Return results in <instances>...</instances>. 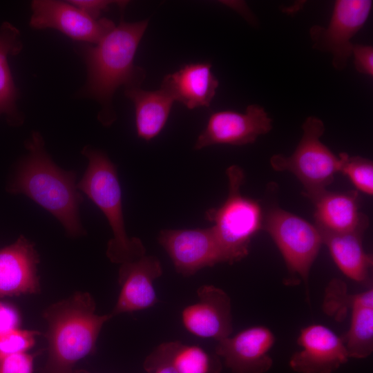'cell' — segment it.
Masks as SVG:
<instances>
[{
    "mask_svg": "<svg viewBox=\"0 0 373 373\" xmlns=\"http://www.w3.org/2000/svg\"><path fill=\"white\" fill-rule=\"evenodd\" d=\"M39 262L34 245L23 236L13 244L0 249V298L38 293Z\"/></svg>",
    "mask_w": 373,
    "mask_h": 373,
    "instance_id": "16",
    "label": "cell"
},
{
    "mask_svg": "<svg viewBox=\"0 0 373 373\" xmlns=\"http://www.w3.org/2000/svg\"><path fill=\"white\" fill-rule=\"evenodd\" d=\"M143 368L147 373H177L169 361L159 356L153 351L144 359Z\"/></svg>",
    "mask_w": 373,
    "mask_h": 373,
    "instance_id": "30",
    "label": "cell"
},
{
    "mask_svg": "<svg viewBox=\"0 0 373 373\" xmlns=\"http://www.w3.org/2000/svg\"><path fill=\"white\" fill-rule=\"evenodd\" d=\"M34 356L27 352L0 357V373H32Z\"/></svg>",
    "mask_w": 373,
    "mask_h": 373,
    "instance_id": "27",
    "label": "cell"
},
{
    "mask_svg": "<svg viewBox=\"0 0 373 373\" xmlns=\"http://www.w3.org/2000/svg\"><path fill=\"white\" fill-rule=\"evenodd\" d=\"M95 307L89 293L76 292L44 311L48 356L41 373H70L79 361L95 352L102 327L113 318L97 314Z\"/></svg>",
    "mask_w": 373,
    "mask_h": 373,
    "instance_id": "2",
    "label": "cell"
},
{
    "mask_svg": "<svg viewBox=\"0 0 373 373\" xmlns=\"http://www.w3.org/2000/svg\"><path fill=\"white\" fill-rule=\"evenodd\" d=\"M372 5V0H336L328 25L310 28L313 48L330 54L334 69L346 68L354 46L352 39L364 26Z\"/></svg>",
    "mask_w": 373,
    "mask_h": 373,
    "instance_id": "8",
    "label": "cell"
},
{
    "mask_svg": "<svg viewBox=\"0 0 373 373\" xmlns=\"http://www.w3.org/2000/svg\"><path fill=\"white\" fill-rule=\"evenodd\" d=\"M303 135L294 153L286 156L275 154L270 158L277 171L294 173L303 185L305 195L310 198L324 190L339 171L340 159L321 140L325 131L323 122L308 117L302 125Z\"/></svg>",
    "mask_w": 373,
    "mask_h": 373,
    "instance_id": "6",
    "label": "cell"
},
{
    "mask_svg": "<svg viewBox=\"0 0 373 373\" xmlns=\"http://www.w3.org/2000/svg\"><path fill=\"white\" fill-rule=\"evenodd\" d=\"M352 55L356 71L361 74L373 76V47L370 45L354 44Z\"/></svg>",
    "mask_w": 373,
    "mask_h": 373,
    "instance_id": "28",
    "label": "cell"
},
{
    "mask_svg": "<svg viewBox=\"0 0 373 373\" xmlns=\"http://www.w3.org/2000/svg\"><path fill=\"white\" fill-rule=\"evenodd\" d=\"M148 20L122 21L94 46H86L83 55L87 68L86 93L108 108L115 90L139 87L145 73L134 64V57Z\"/></svg>",
    "mask_w": 373,
    "mask_h": 373,
    "instance_id": "3",
    "label": "cell"
},
{
    "mask_svg": "<svg viewBox=\"0 0 373 373\" xmlns=\"http://www.w3.org/2000/svg\"><path fill=\"white\" fill-rule=\"evenodd\" d=\"M219 82L209 62L191 63L166 75L161 89L186 108L210 106Z\"/></svg>",
    "mask_w": 373,
    "mask_h": 373,
    "instance_id": "17",
    "label": "cell"
},
{
    "mask_svg": "<svg viewBox=\"0 0 373 373\" xmlns=\"http://www.w3.org/2000/svg\"><path fill=\"white\" fill-rule=\"evenodd\" d=\"M296 342L289 365L297 373H334L350 358L343 338L322 324L302 328Z\"/></svg>",
    "mask_w": 373,
    "mask_h": 373,
    "instance_id": "12",
    "label": "cell"
},
{
    "mask_svg": "<svg viewBox=\"0 0 373 373\" xmlns=\"http://www.w3.org/2000/svg\"><path fill=\"white\" fill-rule=\"evenodd\" d=\"M70 373H89L84 370H75L73 369Z\"/></svg>",
    "mask_w": 373,
    "mask_h": 373,
    "instance_id": "32",
    "label": "cell"
},
{
    "mask_svg": "<svg viewBox=\"0 0 373 373\" xmlns=\"http://www.w3.org/2000/svg\"><path fill=\"white\" fill-rule=\"evenodd\" d=\"M125 95L134 104L137 136L146 141L155 137L165 126L175 101L161 88L150 91L131 87Z\"/></svg>",
    "mask_w": 373,
    "mask_h": 373,
    "instance_id": "20",
    "label": "cell"
},
{
    "mask_svg": "<svg viewBox=\"0 0 373 373\" xmlns=\"http://www.w3.org/2000/svg\"><path fill=\"white\" fill-rule=\"evenodd\" d=\"M157 240L175 271L184 277L193 276L203 268L225 262L211 227L162 229Z\"/></svg>",
    "mask_w": 373,
    "mask_h": 373,
    "instance_id": "9",
    "label": "cell"
},
{
    "mask_svg": "<svg viewBox=\"0 0 373 373\" xmlns=\"http://www.w3.org/2000/svg\"><path fill=\"white\" fill-rule=\"evenodd\" d=\"M153 352L169 361L177 373H222V360L215 352L178 341L160 344Z\"/></svg>",
    "mask_w": 373,
    "mask_h": 373,
    "instance_id": "22",
    "label": "cell"
},
{
    "mask_svg": "<svg viewBox=\"0 0 373 373\" xmlns=\"http://www.w3.org/2000/svg\"><path fill=\"white\" fill-rule=\"evenodd\" d=\"M40 333L33 330L15 329L0 334V357L26 352L35 343Z\"/></svg>",
    "mask_w": 373,
    "mask_h": 373,
    "instance_id": "25",
    "label": "cell"
},
{
    "mask_svg": "<svg viewBox=\"0 0 373 373\" xmlns=\"http://www.w3.org/2000/svg\"><path fill=\"white\" fill-rule=\"evenodd\" d=\"M198 300L184 307L180 314L184 328L201 338L217 342L231 336L233 332L231 302L222 289L203 285L197 289Z\"/></svg>",
    "mask_w": 373,
    "mask_h": 373,
    "instance_id": "14",
    "label": "cell"
},
{
    "mask_svg": "<svg viewBox=\"0 0 373 373\" xmlns=\"http://www.w3.org/2000/svg\"><path fill=\"white\" fill-rule=\"evenodd\" d=\"M89 16L98 19L101 12L115 1L106 0H73L68 1Z\"/></svg>",
    "mask_w": 373,
    "mask_h": 373,
    "instance_id": "31",
    "label": "cell"
},
{
    "mask_svg": "<svg viewBox=\"0 0 373 373\" xmlns=\"http://www.w3.org/2000/svg\"><path fill=\"white\" fill-rule=\"evenodd\" d=\"M275 343L269 328L255 325L218 341L215 353L231 373H266L273 365L269 352Z\"/></svg>",
    "mask_w": 373,
    "mask_h": 373,
    "instance_id": "13",
    "label": "cell"
},
{
    "mask_svg": "<svg viewBox=\"0 0 373 373\" xmlns=\"http://www.w3.org/2000/svg\"><path fill=\"white\" fill-rule=\"evenodd\" d=\"M271 129L272 119L259 104L249 105L244 113L229 110L217 111L210 115L194 149L199 150L215 144H251Z\"/></svg>",
    "mask_w": 373,
    "mask_h": 373,
    "instance_id": "11",
    "label": "cell"
},
{
    "mask_svg": "<svg viewBox=\"0 0 373 373\" xmlns=\"http://www.w3.org/2000/svg\"><path fill=\"white\" fill-rule=\"evenodd\" d=\"M318 230L323 244L327 247L341 272L355 282L370 285L373 258L363 249L362 236L364 231L332 233Z\"/></svg>",
    "mask_w": 373,
    "mask_h": 373,
    "instance_id": "19",
    "label": "cell"
},
{
    "mask_svg": "<svg viewBox=\"0 0 373 373\" xmlns=\"http://www.w3.org/2000/svg\"><path fill=\"white\" fill-rule=\"evenodd\" d=\"M31 8V27L53 28L73 39L92 44H97L115 26L110 19H95L68 1L36 0Z\"/></svg>",
    "mask_w": 373,
    "mask_h": 373,
    "instance_id": "10",
    "label": "cell"
},
{
    "mask_svg": "<svg viewBox=\"0 0 373 373\" xmlns=\"http://www.w3.org/2000/svg\"><path fill=\"white\" fill-rule=\"evenodd\" d=\"M226 173L228 196L220 207L209 209L205 218L213 223L211 228L225 262L233 264L249 254L251 238L262 229L263 216L260 204L240 193L245 180L243 170L234 164Z\"/></svg>",
    "mask_w": 373,
    "mask_h": 373,
    "instance_id": "5",
    "label": "cell"
},
{
    "mask_svg": "<svg viewBox=\"0 0 373 373\" xmlns=\"http://www.w3.org/2000/svg\"><path fill=\"white\" fill-rule=\"evenodd\" d=\"M28 155L9 186L12 193H23L52 214L67 234H85L79 208L83 197L75 184L76 173L58 167L44 149L42 137L34 132L26 142Z\"/></svg>",
    "mask_w": 373,
    "mask_h": 373,
    "instance_id": "1",
    "label": "cell"
},
{
    "mask_svg": "<svg viewBox=\"0 0 373 373\" xmlns=\"http://www.w3.org/2000/svg\"><path fill=\"white\" fill-rule=\"evenodd\" d=\"M19 322L18 311L12 305L0 302V334L17 329Z\"/></svg>",
    "mask_w": 373,
    "mask_h": 373,
    "instance_id": "29",
    "label": "cell"
},
{
    "mask_svg": "<svg viewBox=\"0 0 373 373\" xmlns=\"http://www.w3.org/2000/svg\"><path fill=\"white\" fill-rule=\"evenodd\" d=\"M350 327L343 338L350 358L363 359L373 352V289L353 294Z\"/></svg>",
    "mask_w": 373,
    "mask_h": 373,
    "instance_id": "21",
    "label": "cell"
},
{
    "mask_svg": "<svg viewBox=\"0 0 373 373\" xmlns=\"http://www.w3.org/2000/svg\"><path fill=\"white\" fill-rule=\"evenodd\" d=\"M163 273L160 260L154 256L121 264L118 283L120 291L111 313L114 316L147 309L157 302L154 282Z\"/></svg>",
    "mask_w": 373,
    "mask_h": 373,
    "instance_id": "15",
    "label": "cell"
},
{
    "mask_svg": "<svg viewBox=\"0 0 373 373\" xmlns=\"http://www.w3.org/2000/svg\"><path fill=\"white\" fill-rule=\"evenodd\" d=\"M262 229L275 242L289 274L303 280L307 294L310 269L323 245L318 228L295 214L274 207L263 217Z\"/></svg>",
    "mask_w": 373,
    "mask_h": 373,
    "instance_id": "7",
    "label": "cell"
},
{
    "mask_svg": "<svg viewBox=\"0 0 373 373\" xmlns=\"http://www.w3.org/2000/svg\"><path fill=\"white\" fill-rule=\"evenodd\" d=\"M353 294L347 292L345 284L341 280H332L327 287L324 300L325 313L336 318L345 315L346 309H350Z\"/></svg>",
    "mask_w": 373,
    "mask_h": 373,
    "instance_id": "26",
    "label": "cell"
},
{
    "mask_svg": "<svg viewBox=\"0 0 373 373\" xmlns=\"http://www.w3.org/2000/svg\"><path fill=\"white\" fill-rule=\"evenodd\" d=\"M339 171L347 175L356 188L367 195L373 194V164L367 158L350 156L345 153L338 155Z\"/></svg>",
    "mask_w": 373,
    "mask_h": 373,
    "instance_id": "24",
    "label": "cell"
},
{
    "mask_svg": "<svg viewBox=\"0 0 373 373\" xmlns=\"http://www.w3.org/2000/svg\"><path fill=\"white\" fill-rule=\"evenodd\" d=\"M314 204L316 227L332 233L365 231L369 224L366 215L358 211V193L324 190L309 198Z\"/></svg>",
    "mask_w": 373,
    "mask_h": 373,
    "instance_id": "18",
    "label": "cell"
},
{
    "mask_svg": "<svg viewBox=\"0 0 373 373\" xmlns=\"http://www.w3.org/2000/svg\"><path fill=\"white\" fill-rule=\"evenodd\" d=\"M19 30L9 23L0 30V115L15 113L17 90L8 66V57L21 49Z\"/></svg>",
    "mask_w": 373,
    "mask_h": 373,
    "instance_id": "23",
    "label": "cell"
},
{
    "mask_svg": "<svg viewBox=\"0 0 373 373\" xmlns=\"http://www.w3.org/2000/svg\"><path fill=\"white\" fill-rule=\"evenodd\" d=\"M82 154L88 158V165L77 188L102 210L111 226L113 236L107 245V257L120 265L139 259L146 255V248L140 238H129L126 232L115 164L99 150L86 146Z\"/></svg>",
    "mask_w": 373,
    "mask_h": 373,
    "instance_id": "4",
    "label": "cell"
}]
</instances>
